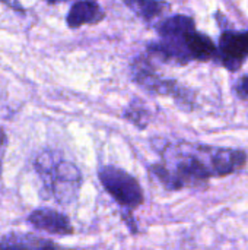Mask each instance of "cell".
<instances>
[{
	"instance_id": "obj_1",
	"label": "cell",
	"mask_w": 248,
	"mask_h": 250,
	"mask_svg": "<svg viewBox=\"0 0 248 250\" xmlns=\"http://www.w3.org/2000/svg\"><path fill=\"white\" fill-rule=\"evenodd\" d=\"M216 146L189 142L167 144L161 149V161L149 167V173L165 190L178 192L197 188L216 176Z\"/></svg>"
},
{
	"instance_id": "obj_2",
	"label": "cell",
	"mask_w": 248,
	"mask_h": 250,
	"mask_svg": "<svg viewBox=\"0 0 248 250\" xmlns=\"http://www.w3.org/2000/svg\"><path fill=\"white\" fill-rule=\"evenodd\" d=\"M35 171L42 180L48 198L60 205H70L77 201L83 183L80 168L53 151H44L35 160Z\"/></svg>"
},
{
	"instance_id": "obj_3",
	"label": "cell",
	"mask_w": 248,
	"mask_h": 250,
	"mask_svg": "<svg viewBox=\"0 0 248 250\" xmlns=\"http://www.w3.org/2000/svg\"><path fill=\"white\" fill-rule=\"evenodd\" d=\"M98 180L102 189L120 207L121 220L126 223L132 234H137V224L133 212L145 204V192L139 180L129 171L117 166H102L98 170Z\"/></svg>"
},
{
	"instance_id": "obj_4",
	"label": "cell",
	"mask_w": 248,
	"mask_h": 250,
	"mask_svg": "<svg viewBox=\"0 0 248 250\" xmlns=\"http://www.w3.org/2000/svg\"><path fill=\"white\" fill-rule=\"evenodd\" d=\"M132 78L142 89L151 94L171 97L175 103L187 108L194 104V95L187 88L181 86L177 81L161 78L155 72L152 60L148 56H140L133 62Z\"/></svg>"
},
{
	"instance_id": "obj_5",
	"label": "cell",
	"mask_w": 248,
	"mask_h": 250,
	"mask_svg": "<svg viewBox=\"0 0 248 250\" xmlns=\"http://www.w3.org/2000/svg\"><path fill=\"white\" fill-rule=\"evenodd\" d=\"M215 59L229 72L240 70L248 59V31H222Z\"/></svg>"
},
{
	"instance_id": "obj_6",
	"label": "cell",
	"mask_w": 248,
	"mask_h": 250,
	"mask_svg": "<svg viewBox=\"0 0 248 250\" xmlns=\"http://www.w3.org/2000/svg\"><path fill=\"white\" fill-rule=\"evenodd\" d=\"M26 223L37 231H44L51 236L64 237L72 236L76 231L70 218L66 214L48 207L34 209L26 217Z\"/></svg>"
},
{
	"instance_id": "obj_7",
	"label": "cell",
	"mask_w": 248,
	"mask_h": 250,
	"mask_svg": "<svg viewBox=\"0 0 248 250\" xmlns=\"http://www.w3.org/2000/svg\"><path fill=\"white\" fill-rule=\"evenodd\" d=\"M104 19L105 12L96 0H76L66 15V23L70 29H77L83 25H96Z\"/></svg>"
},
{
	"instance_id": "obj_8",
	"label": "cell",
	"mask_w": 248,
	"mask_h": 250,
	"mask_svg": "<svg viewBox=\"0 0 248 250\" xmlns=\"http://www.w3.org/2000/svg\"><path fill=\"white\" fill-rule=\"evenodd\" d=\"M184 44L187 48V53L190 56V60L196 62H209L215 59L216 56V44L215 41L197 29H193L186 34Z\"/></svg>"
},
{
	"instance_id": "obj_9",
	"label": "cell",
	"mask_w": 248,
	"mask_h": 250,
	"mask_svg": "<svg viewBox=\"0 0 248 250\" xmlns=\"http://www.w3.org/2000/svg\"><path fill=\"white\" fill-rule=\"evenodd\" d=\"M193 29H196V22L187 15H172L156 25L159 38H180Z\"/></svg>"
},
{
	"instance_id": "obj_10",
	"label": "cell",
	"mask_w": 248,
	"mask_h": 250,
	"mask_svg": "<svg viewBox=\"0 0 248 250\" xmlns=\"http://www.w3.org/2000/svg\"><path fill=\"white\" fill-rule=\"evenodd\" d=\"M45 237L28 231H9L0 237V250H34Z\"/></svg>"
},
{
	"instance_id": "obj_11",
	"label": "cell",
	"mask_w": 248,
	"mask_h": 250,
	"mask_svg": "<svg viewBox=\"0 0 248 250\" xmlns=\"http://www.w3.org/2000/svg\"><path fill=\"white\" fill-rule=\"evenodd\" d=\"M139 18L146 22H151L161 16L170 4L164 0H123Z\"/></svg>"
},
{
	"instance_id": "obj_12",
	"label": "cell",
	"mask_w": 248,
	"mask_h": 250,
	"mask_svg": "<svg viewBox=\"0 0 248 250\" xmlns=\"http://www.w3.org/2000/svg\"><path fill=\"white\" fill-rule=\"evenodd\" d=\"M123 117L140 130H145L151 122L149 110L143 104H134V103L129 104V107L124 110Z\"/></svg>"
},
{
	"instance_id": "obj_13",
	"label": "cell",
	"mask_w": 248,
	"mask_h": 250,
	"mask_svg": "<svg viewBox=\"0 0 248 250\" xmlns=\"http://www.w3.org/2000/svg\"><path fill=\"white\" fill-rule=\"evenodd\" d=\"M235 92L241 100H248V75L241 76L235 83Z\"/></svg>"
},
{
	"instance_id": "obj_14",
	"label": "cell",
	"mask_w": 248,
	"mask_h": 250,
	"mask_svg": "<svg viewBox=\"0 0 248 250\" xmlns=\"http://www.w3.org/2000/svg\"><path fill=\"white\" fill-rule=\"evenodd\" d=\"M6 149H7V136L3 127H0V177L3 173V161H4V155H6Z\"/></svg>"
},
{
	"instance_id": "obj_15",
	"label": "cell",
	"mask_w": 248,
	"mask_h": 250,
	"mask_svg": "<svg viewBox=\"0 0 248 250\" xmlns=\"http://www.w3.org/2000/svg\"><path fill=\"white\" fill-rule=\"evenodd\" d=\"M34 250H58V246L54 243V242H51V240H48V239H45L38 248H35Z\"/></svg>"
},
{
	"instance_id": "obj_16",
	"label": "cell",
	"mask_w": 248,
	"mask_h": 250,
	"mask_svg": "<svg viewBox=\"0 0 248 250\" xmlns=\"http://www.w3.org/2000/svg\"><path fill=\"white\" fill-rule=\"evenodd\" d=\"M44 1H47V3H50V4H56V3H60V1H67V0H44Z\"/></svg>"
},
{
	"instance_id": "obj_17",
	"label": "cell",
	"mask_w": 248,
	"mask_h": 250,
	"mask_svg": "<svg viewBox=\"0 0 248 250\" xmlns=\"http://www.w3.org/2000/svg\"><path fill=\"white\" fill-rule=\"evenodd\" d=\"M60 250H77V249H60Z\"/></svg>"
},
{
	"instance_id": "obj_18",
	"label": "cell",
	"mask_w": 248,
	"mask_h": 250,
	"mask_svg": "<svg viewBox=\"0 0 248 250\" xmlns=\"http://www.w3.org/2000/svg\"><path fill=\"white\" fill-rule=\"evenodd\" d=\"M1 1H6V3H7V1H9V0H1Z\"/></svg>"
}]
</instances>
